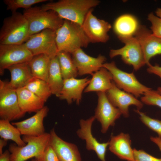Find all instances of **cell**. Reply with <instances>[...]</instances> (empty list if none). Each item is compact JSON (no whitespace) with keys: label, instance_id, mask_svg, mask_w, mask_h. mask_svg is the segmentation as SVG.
Wrapping results in <instances>:
<instances>
[{"label":"cell","instance_id":"cell-7","mask_svg":"<svg viewBox=\"0 0 161 161\" xmlns=\"http://www.w3.org/2000/svg\"><path fill=\"white\" fill-rule=\"evenodd\" d=\"M55 33L52 30H45L31 35L23 44L33 56L44 54L53 58L58 52Z\"/></svg>","mask_w":161,"mask_h":161},{"label":"cell","instance_id":"cell-41","mask_svg":"<svg viewBox=\"0 0 161 161\" xmlns=\"http://www.w3.org/2000/svg\"><path fill=\"white\" fill-rule=\"evenodd\" d=\"M30 161H42L41 158H34L32 159Z\"/></svg>","mask_w":161,"mask_h":161},{"label":"cell","instance_id":"cell-33","mask_svg":"<svg viewBox=\"0 0 161 161\" xmlns=\"http://www.w3.org/2000/svg\"><path fill=\"white\" fill-rule=\"evenodd\" d=\"M148 19L151 24V28L152 34L161 38V18L151 13L148 14Z\"/></svg>","mask_w":161,"mask_h":161},{"label":"cell","instance_id":"cell-31","mask_svg":"<svg viewBox=\"0 0 161 161\" xmlns=\"http://www.w3.org/2000/svg\"><path fill=\"white\" fill-rule=\"evenodd\" d=\"M134 111L139 115L142 122L161 137V120L152 118L137 109Z\"/></svg>","mask_w":161,"mask_h":161},{"label":"cell","instance_id":"cell-12","mask_svg":"<svg viewBox=\"0 0 161 161\" xmlns=\"http://www.w3.org/2000/svg\"><path fill=\"white\" fill-rule=\"evenodd\" d=\"M97 94L98 103L94 116L101 124V132L105 133L110 126L114 125L115 121L122 114L109 100L106 92H97Z\"/></svg>","mask_w":161,"mask_h":161},{"label":"cell","instance_id":"cell-18","mask_svg":"<svg viewBox=\"0 0 161 161\" xmlns=\"http://www.w3.org/2000/svg\"><path fill=\"white\" fill-rule=\"evenodd\" d=\"M49 144L56 154L60 161H81L77 146L60 138L54 129L50 131Z\"/></svg>","mask_w":161,"mask_h":161},{"label":"cell","instance_id":"cell-14","mask_svg":"<svg viewBox=\"0 0 161 161\" xmlns=\"http://www.w3.org/2000/svg\"><path fill=\"white\" fill-rule=\"evenodd\" d=\"M107 97L112 103L118 109L124 117L129 116V107L131 105L135 106L140 110L143 103L132 95L121 90L113 81L112 87L106 92Z\"/></svg>","mask_w":161,"mask_h":161},{"label":"cell","instance_id":"cell-3","mask_svg":"<svg viewBox=\"0 0 161 161\" xmlns=\"http://www.w3.org/2000/svg\"><path fill=\"white\" fill-rule=\"evenodd\" d=\"M29 37L28 22L23 14L16 12L4 18L0 31V44H22Z\"/></svg>","mask_w":161,"mask_h":161},{"label":"cell","instance_id":"cell-30","mask_svg":"<svg viewBox=\"0 0 161 161\" xmlns=\"http://www.w3.org/2000/svg\"><path fill=\"white\" fill-rule=\"evenodd\" d=\"M47 0H4L3 2L7 6L6 9L12 13L16 12L17 10L20 8L26 10L31 7L35 4L44 2Z\"/></svg>","mask_w":161,"mask_h":161},{"label":"cell","instance_id":"cell-21","mask_svg":"<svg viewBox=\"0 0 161 161\" xmlns=\"http://www.w3.org/2000/svg\"><path fill=\"white\" fill-rule=\"evenodd\" d=\"M140 26L137 19L133 16L125 14L117 18L113 25V30L119 39L134 36Z\"/></svg>","mask_w":161,"mask_h":161},{"label":"cell","instance_id":"cell-38","mask_svg":"<svg viewBox=\"0 0 161 161\" xmlns=\"http://www.w3.org/2000/svg\"><path fill=\"white\" fill-rule=\"evenodd\" d=\"M150 139L151 141L157 145L161 151V137H158L151 136Z\"/></svg>","mask_w":161,"mask_h":161},{"label":"cell","instance_id":"cell-23","mask_svg":"<svg viewBox=\"0 0 161 161\" xmlns=\"http://www.w3.org/2000/svg\"><path fill=\"white\" fill-rule=\"evenodd\" d=\"M16 91L20 107L25 114L36 113L44 106L45 102L25 87L17 89Z\"/></svg>","mask_w":161,"mask_h":161},{"label":"cell","instance_id":"cell-25","mask_svg":"<svg viewBox=\"0 0 161 161\" xmlns=\"http://www.w3.org/2000/svg\"><path fill=\"white\" fill-rule=\"evenodd\" d=\"M64 81L56 56L51 59L47 83L52 94L59 98L63 88Z\"/></svg>","mask_w":161,"mask_h":161},{"label":"cell","instance_id":"cell-27","mask_svg":"<svg viewBox=\"0 0 161 161\" xmlns=\"http://www.w3.org/2000/svg\"><path fill=\"white\" fill-rule=\"evenodd\" d=\"M57 56L64 79L75 78L78 75V70L70 54L60 51L58 52Z\"/></svg>","mask_w":161,"mask_h":161},{"label":"cell","instance_id":"cell-13","mask_svg":"<svg viewBox=\"0 0 161 161\" xmlns=\"http://www.w3.org/2000/svg\"><path fill=\"white\" fill-rule=\"evenodd\" d=\"M96 119L94 116L86 120L81 119L80 128L77 131L78 136L86 142V148L88 150L94 151L101 161H105V155L109 142L100 143L94 137L92 133L93 123Z\"/></svg>","mask_w":161,"mask_h":161},{"label":"cell","instance_id":"cell-39","mask_svg":"<svg viewBox=\"0 0 161 161\" xmlns=\"http://www.w3.org/2000/svg\"><path fill=\"white\" fill-rule=\"evenodd\" d=\"M7 140H4L2 138L0 139V154H1L3 153V148L7 144Z\"/></svg>","mask_w":161,"mask_h":161},{"label":"cell","instance_id":"cell-1","mask_svg":"<svg viewBox=\"0 0 161 161\" xmlns=\"http://www.w3.org/2000/svg\"><path fill=\"white\" fill-rule=\"evenodd\" d=\"M100 3L98 0H61L43 4L40 7L44 10L55 12L64 20L82 25L89 11Z\"/></svg>","mask_w":161,"mask_h":161},{"label":"cell","instance_id":"cell-4","mask_svg":"<svg viewBox=\"0 0 161 161\" xmlns=\"http://www.w3.org/2000/svg\"><path fill=\"white\" fill-rule=\"evenodd\" d=\"M22 139L26 143L24 146L10 145V161H26L33 157L41 158L49 144L50 134L45 132L38 136L23 135Z\"/></svg>","mask_w":161,"mask_h":161},{"label":"cell","instance_id":"cell-40","mask_svg":"<svg viewBox=\"0 0 161 161\" xmlns=\"http://www.w3.org/2000/svg\"><path fill=\"white\" fill-rule=\"evenodd\" d=\"M156 13L157 16L161 18V8H157L156 11Z\"/></svg>","mask_w":161,"mask_h":161},{"label":"cell","instance_id":"cell-15","mask_svg":"<svg viewBox=\"0 0 161 161\" xmlns=\"http://www.w3.org/2000/svg\"><path fill=\"white\" fill-rule=\"evenodd\" d=\"M73 61L77 69L78 75H92L102 67L106 60L104 56L99 55L97 57L90 56L82 49H78L72 54Z\"/></svg>","mask_w":161,"mask_h":161},{"label":"cell","instance_id":"cell-22","mask_svg":"<svg viewBox=\"0 0 161 161\" xmlns=\"http://www.w3.org/2000/svg\"><path fill=\"white\" fill-rule=\"evenodd\" d=\"M11 74L9 85L15 89L25 87L34 78L28 63L14 65L8 67Z\"/></svg>","mask_w":161,"mask_h":161},{"label":"cell","instance_id":"cell-34","mask_svg":"<svg viewBox=\"0 0 161 161\" xmlns=\"http://www.w3.org/2000/svg\"><path fill=\"white\" fill-rule=\"evenodd\" d=\"M134 161H161V158H157L147 153L143 150L133 149Z\"/></svg>","mask_w":161,"mask_h":161},{"label":"cell","instance_id":"cell-8","mask_svg":"<svg viewBox=\"0 0 161 161\" xmlns=\"http://www.w3.org/2000/svg\"><path fill=\"white\" fill-rule=\"evenodd\" d=\"M25 114L21 110L16 89L9 86L8 82L0 80V117L10 121L23 117Z\"/></svg>","mask_w":161,"mask_h":161},{"label":"cell","instance_id":"cell-6","mask_svg":"<svg viewBox=\"0 0 161 161\" xmlns=\"http://www.w3.org/2000/svg\"><path fill=\"white\" fill-rule=\"evenodd\" d=\"M102 67L111 73L113 81L118 88L132 95L137 98L151 89L141 83L133 72L128 73L119 69L114 61L104 63Z\"/></svg>","mask_w":161,"mask_h":161},{"label":"cell","instance_id":"cell-10","mask_svg":"<svg viewBox=\"0 0 161 161\" xmlns=\"http://www.w3.org/2000/svg\"><path fill=\"white\" fill-rule=\"evenodd\" d=\"M33 56L24 46L21 45L0 44V74L11 66L28 63Z\"/></svg>","mask_w":161,"mask_h":161},{"label":"cell","instance_id":"cell-36","mask_svg":"<svg viewBox=\"0 0 161 161\" xmlns=\"http://www.w3.org/2000/svg\"><path fill=\"white\" fill-rule=\"evenodd\" d=\"M148 66L147 71L148 73L155 75L161 79V66L157 64L152 65L150 64Z\"/></svg>","mask_w":161,"mask_h":161},{"label":"cell","instance_id":"cell-35","mask_svg":"<svg viewBox=\"0 0 161 161\" xmlns=\"http://www.w3.org/2000/svg\"><path fill=\"white\" fill-rule=\"evenodd\" d=\"M41 158L42 161H60L55 152L49 144L45 149Z\"/></svg>","mask_w":161,"mask_h":161},{"label":"cell","instance_id":"cell-2","mask_svg":"<svg viewBox=\"0 0 161 161\" xmlns=\"http://www.w3.org/2000/svg\"><path fill=\"white\" fill-rule=\"evenodd\" d=\"M55 41L58 52L70 54L78 49L87 47L90 43L81 25L65 20L56 31Z\"/></svg>","mask_w":161,"mask_h":161},{"label":"cell","instance_id":"cell-17","mask_svg":"<svg viewBox=\"0 0 161 161\" xmlns=\"http://www.w3.org/2000/svg\"><path fill=\"white\" fill-rule=\"evenodd\" d=\"M49 111L48 107L44 106L31 117L21 121L13 122L12 124L18 129L21 135L41 136L45 133L43 120Z\"/></svg>","mask_w":161,"mask_h":161},{"label":"cell","instance_id":"cell-16","mask_svg":"<svg viewBox=\"0 0 161 161\" xmlns=\"http://www.w3.org/2000/svg\"><path fill=\"white\" fill-rule=\"evenodd\" d=\"M135 37L141 46L145 64L148 66L152 57L161 55V38L154 35L145 27L142 26H140Z\"/></svg>","mask_w":161,"mask_h":161},{"label":"cell","instance_id":"cell-9","mask_svg":"<svg viewBox=\"0 0 161 161\" xmlns=\"http://www.w3.org/2000/svg\"><path fill=\"white\" fill-rule=\"evenodd\" d=\"M119 39L125 44V45L120 49H111L109 54L111 58L120 56L124 62L132 66L135 71L146 64L141 47L135 37Z\"/></svg>","mask_w":161,"mask_h":161},{"label":"cell","instance_id":"cell-26","mask_svg":"<svg viewBox=\"0 0 161 161\" xmlns=\"http://www.w3.org/2000/svg\"><path fill=\"white\" fill-rule=\"evenodd\" d=\"M51 58L47 55L41 54L34 56L28 63L34 78L47 82Z\"/></svg>","mask_w":161,"mask_h":161},{"label":"cell","instance_id":"cell-19","mask_svg":"<svg viewBox=\"0 0 161 161\" xmlns=\"http://www.w3.org/2000/svg\"><path fill=\"white\" fill-rule=\"evenodd\" d=\"M90 80L87 77L80 79L72 78L64 79L59 98L66 100L69 104L74 101L79 104L81 100L83 92L89 83Z\"/></svg>","mask_w":161,"mask_h":161},{"label":"cell","instance_id":"cell-29","mask_svg":"<svg viewBox=\"0 0 161 161\" xmlns=\"http://www.w3.org/2000/svg\"><path fill=\"white\" fill-rule=\"evenodd\" d=\"M24 87L45 102L52 94L48 83L37 78L34 77Z\"/></svg>","mask_w":161,"mask_h":161},{"label":"cell","instance_id":"cell-28","mask_svg":"<svg viewBox=\"0 0 161 161\" xmlns=\"http://www.w3.org/2000/svg\"><path fill=\"white\" fill-rule=\"evenodd\" d=\"M7 120H0V136L1 138L13 141L19 146H23L26 143L21 137V133L18 129Z\"/></svg>","mask_w":161,"mask_h":161},{"label":"cell","instance_id":"cell-24","mask_svg":"<svg viewBox=\"0 0 161 161\" xmlns=\"http://www.w3.org/2000/svg\"><path fill=\"white\" fill-rule=\"evenodd\" d=\"M92 75V77L84 89V92H106L112 87L113 83L112 75L106 68L102 67Z\"/></svg>","mask_w":161,"mask_h":161},{"label":"cell","instance_id":"cell-37","mask_svg":"<svg viewBox=\"0 0 161 161\" xmlns=\"http://www.w3.org/2000/svg\"><path fill=\"white\" fill-rule=\"evenodd\" d=\"M0 161H10V153L8 150L0 154Z\"/></svg>","mask_w":161,"mask_h":161},{"label":"cell","instance_id":"cell-42","mask_svg":"<svg viewBox=\"0 0 161 161\" xmlns=\"http://www.w3.org/2000/svg\"><path fill=\"white\" fill-rule=\"evenodd\" d=\"M157 91L158 93L161 94V87H158L157 89Z\"/></svg>","mask_w":161,"mask_h":161},{"label":"cell","instance_id":"cell-20","mask_svg":"<svg viewBox=\"0 0 161 161\" xmlns=\"http://www.w3.org/2000/svg\"><path fill=\"white\" fill-rule=\"evenodd\" d=\"M109 149L119 158L127 161H134L133 149L129 134L121 133L111 136Z\"/></svg>","mask_w":161,"mask_h":161},{"label":"cell","instance_id":"cell-11","mask_svg":"<svg viewBox=\"0 0 161 161\" xmlns=\"http://www.w3.org/2000/svg\"><path fill=\"white\" fill-rule=\"evenodd\" d=\"M93 9L86 15L81 25L90 43H105L109 39L108 32L112 27L108 22L98 18L93 14Z\"/></svg>","mask_w":161,"mask_h":161},{"label":"cell","instance_id":"cell-5","mask_svg":"<svg viewBox=\"0 0 161 161\" xmlns=\"http://www.w3.org/2000/svg\"><path fill=\"white\" fill-rule=\"evenodd\" d=\"M23 14L28 22L30 37L46 29L56 31L64 20L55 12L43 10L40 7L24 10Z\"/></svg>","mask_w":161,"mask_h":161},{"label":"cell","instance_id":"cell-32","mask_svg":"<svg viewBox=\"0 0 161 161\" xmlns=\"http://www.w3.org/2000/svg\"><path fill=\"white\" fill-rule=\"evenodd\" d=\"M143 103L148 105L155 106L161 108V94L152 89L145 92L141 98Z\"/></svg>","mask_w":161,"mask_h":161}]
</instances>
